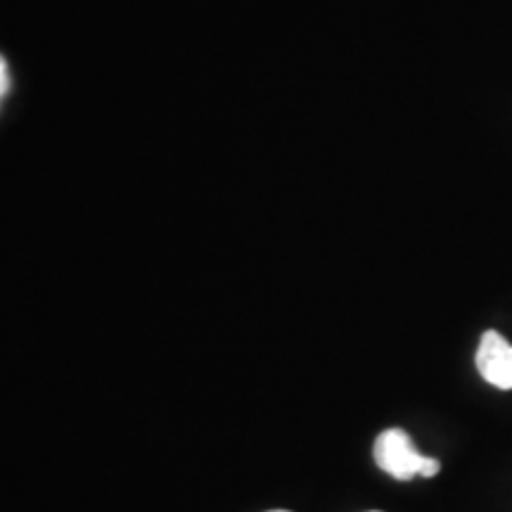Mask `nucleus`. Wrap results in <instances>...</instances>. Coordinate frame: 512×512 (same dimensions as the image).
<instances>
[{"label":"nucleus","instance_id":"nucleus-1","mask_svg":"<svg viewBox=\"0 0 512 512\" xmlns=\"http://www.w3.org/2000/svg\"><path fill=\"white\" fill-rule=\"evenodd\" d=\"M373 458L382 472L399 479V482H408L413 477H437L441 470L439 460L422 456L415 448L411 434L399 430V427L377 434Z\"/></svg>","mask_w":512,"mask_h":512},{"label":"nucleus","instance_id":"nucleus-2","mask_svg":"<svg viewBox=\"0 0 512 512\" xmlns=\"http://www.w3.org/2000/svg\"><path fill=\"white\" fill-rule=\"evenodd\" d=\"M477 370L491 387L510 392L512 389V344L501 332L486 330L477 347Z\"/></svg>","mask_w":512,"mask_h":512},{"label":"nucleus","instance_id":"nucleus-3","mask_svg":"<svg viewBox=\"0 0 512 512\" xmlns=\"http://www.w3.org/2000/svg\"><path fill=\"white\" fill-rule=\"evenodd\" d=\"M10 91V69H8V62L3 60V55H0V98H5Z\"/></svg>","mask_w":512,"mask_h":512},{"label":"nucleus","instance_id":"nucleus-4","mask_svg":"<svg viewBox=\"0 0 512 512\" xmlns=\"http://www.w3.org/2000/svg\"><path fill=\"white\" fill-rule=\"evenodd\" d=\"M268 512H292V510H268Z\"/></svg>","mask_w":512,"mask_h":512},{"label":"nucleus","instance_id":"nucleus-5","mask_svg":"<svg viewBox=\"0 0 512 512\" xmlns=\"http://www.w3.org/2000/svg\"><path fill=\"white\" fill-rule=\"evenodd\" d=\"M370 512H382V510H370Z\"/></svg>","mask_w":512,"mask_h":512}]
</instances>
